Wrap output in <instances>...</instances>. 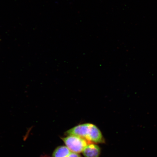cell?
<instances>
[{
	"label": "cell",
	"instance_id": "obj_5",
	"mask_svg": "<svg viewBox=\"0 0 157 157\" xmlns=\"http://www.w3.org/2000/svg\"><path fill=\"white\" fill-rule=\"evenodd\" d=\"M66 157H81L78 153L71 152Z\"/></svg>",
	"mask_w": 157,
	"mask_h": 157
},
{
	"label": "cell",
	"instance_id": "obj_4",
	"mask_svg": "<svg viewBox=\"0 0 157 157\" xmlns=\"http://www.w3.org/2000/svg\"><path fill=\"white\" fill-rule=\"evenodd\" d=\"M71 152L67 147L59 146L54 151L53 157H66Z\"/></svg>",
	"mask_w": 157,
	"mask_h": 157
},
{
	"label": "cell",
	"instance_id": "obj_2",
	"mask_svg": "<svg viewBox=\"0 0 157 157\" xmlns=\"http://www.w3.org/2000/svg\"><path fill=\"white\" fill-rule=\"evenodd\" d=\"M69 149L72 151L78 153L83 151L84 148L90 143L85 139L75 135H69L62 138Z\"/></svg>",
	"mask_w": 157,
	"mask_h": 157
},
{
	"label": "cell",
	"instance_id": "obj_3",
	"mask_svg": "<svg viewBox=\"0 0 157 157\" xmlns=\"http://www.w3.org/2000/svg\"><path fill=\"white\" fill-rule=\"evenodd\" d=\"M82 152L85 157H99L101 150L97 145L89 144L85 147Z\"/></svg>",
	"mask_w": 157,
	"mask_h": 157
},
{
	"label": "cell",
	"instance_id": "obj_1",
	"mask_svg": "<svg viewBox=\"0 0 157 157\" xmlns=\"http://www.w3.org/2000/svg\"><path fill=\"white\" fill-rule=\"evenodd\" d=\"M69 135H75L83 138L89 142L103 143L105 142L102 135L99 129L91 124L79 125L68 130Z\"/></svg>",
	"mask_w": 157,
	"mask_h": 157
}]
</instances>
